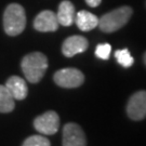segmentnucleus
<instances>
[{
  "mask_svg": "<svg viewBox=\"0 0 146 146\" xmlns=\"http://www.w3.org/2000/svg\"><path fill=\"white\" fill-rule=\"evenodd\" d=\"M144 63H145V65H146V52H145V54H144Z\"/></svg>",
  "mask_w": 146,
  "mask_h": 146,
  "instance_id": "18",
  "label": "nucleus"
},
{
  "mask_svg": "<svg viewBox=\"0 0 146 146\" xmlns=\"http://www.w3.org/2000/svg\"><path fill=\"white\" fill-rule=\"evenodd\" d=\"M54 82L62 88H78L84 81V76L77 68H63L53 76Z\"/></svg>",
  "mask_w": 146,
  "mask_h": 146,
  "instance_id": "4",
  "label": "nucleus"
},
{
  "mask_svg": "<svg viewBox=\"0 0 146 146\" xmlns=\"http://www.w3.org/2000/svg\"><path fill=\"white\" fill-rule=\"evenodd\" d=\"M63 146H87V137L82 128L68 122L63 128Z\"/></svg>",
  "mask_w": 146,
  "mask_h": 146,
  "instance_id": "6",
  "label": "nucleus"
},
{
  "mask_svg": "<svg viewBox=\"0 0 146 146\" xmlns=\"http://www.w3.org/2000/svg\"><path fill=\"white\" fill-rule=\"evenodd\" d=\"M58 24L56 14L50 10H44L40 12L36 16L34 21V27L38 31L48 33V31H55L58 28Z\"/></svg>",
  "mask_w": 146,
  "mask_h": 146,
  "instance_id": "8",
  "label": "nucleus"
},
{
  "mask_svg": "<svg viewBox=\"0 0 146 146\" xmlns=\"http://www.w3.org/2000/svg\"><path fill=\"white\" fill-rule=\"evenodd\" d=\"M111 52V47L110 43H101L95 49V55L101 60H108Z\"/></svg>",
  "mask_w": 146,
  "mask_h": 146,
  "instance_id": "16",
  "label": "nucleus"
},
{
  "mask_svg": "<svg viewBox=\"0 0 146 146\" xmlns=\"http://www.w3.org/2000/svg\"><path fill=\"white\" fill-rule=\"evenodd\" d=\"M101 1H102V0H86V2L88 3V5L92 7V8H95V7L100 5Z\"/></svg>",
  "mask_w": 146,
  "mask_h": 146,
  "instance_id": "17",
  "label": "nucleus"
},
{
  "mask_svg": "<svg viewBox=\"0 0 146 146\" xmlns=\"http://www.w3.org/2000/svg\"><path fill=\"white\" fill-rule=\"evenodd\" d=\"M132 15L130 7H120L114 11L106 13L99 19V27L104 33H113L123 27Z\"/></svg>",
  "mask_w": 146,
  "mask_h": 146,
  "instance_id": "3",
  "label": "nucleus"
},
{
  "mask_svg": "<svg viewBox=\"0 0 146 146\" xmlns=\"http://www.w3.org/2000/svg\"><path fill=\"white\" fill-rule=\"evenodd\" d=\"M75 22L80 31H89L99 26V17L89 11H79L75 15Z\"/></svg>",
  "mask_w": 146,
  "mask_h": 146,
  "instance_id": "11",
  "label": "nucleus"
},
{
  "mask_svg": "<svg viewBox=\"0 0 146 146\" xmlns=\"http://www.w3.org/2000/svg\"><path fill=\"white\" fill-rule=\"evenodd\" d=\"M5 87L14 100H24L27 96L28 89L26 81L19 76H11L7 80Z\"/></svg>",
  "mask_w": 146,
  "mask_h": 146,
  "instance_id": "10",
  "label": "nucleus"
},
{
  "mask_svg": "<svg viewBox=\"0 0 146 146\" xmlns=\"http://www.w3.org/2000/svg\"><path fill=\"white\" fill-rule=\"evenodd\" d=\"M34 127L38 132H40L42 134H46V135L55 134L60 128V117L53 110L46 111L42 115L35 118Z\"/></svg>",
  "mask_w": 146,
  "mask_h": 146,
  "instance_id": "5",
  "label": "nucleus"
},
{
  "mask_svg": "<svg viewBox=\"0 0 146 146\" xmlns=\"http://www.w3.org/2000/svg\"><path fill=\"white\" fill-rule=\"evenodd\" d=\"M56 17H58L60 25L70 26L75 21V8H74L73 3L68 0L62 1L58 5Z\"/></svg>",
  "mask_w": 146,
  "mask_h": 146,
  "instance_id": "12",
  "label": "nucleus"
},
{
  "mask_svg": "<svg viewBox=\"0 0 146 146\" xmlns=\"http://www.w3.org/2000/svg\"><path fill=\"white\" fill-rule=\"evenodd\" d=\"M127 114L132 120L144 119L146 117V91H137L130 98L127 104Z\"/></svg>",
  "mask_w": 146,
  "mask_h": 146,
  "instance_id": "7",
  "label": "nucleus"
},
{
  "mask_svg": "<svg viewBox=\"0 0 146 146\" xmlns=\"http://www.w3.org/2000/svg\"><path fill=\"white\" fill-rule=\"evenodd\" d=\"M88 40L82 36H72L68 37L63 42L62 52L65 56L72 58L76 54L84 52L88 49Z\"/></svg>",
  "mask_w": 146,
  "mask_h": 146,
  "instance_id": "9",
  "label": "nucleus"
},
{
  "mask_svg": "<svg viewBox=\"0 0 146 146\" xmlns=\"http://www.w3.org/2000/svg\"><path fill=\"white\" fill-rule=\"evenodd\" d=\"M21 66L25 78L31 84H37L46 74L48 58L41 52H31L23 58Z\"/></svg>",
  "mask_w": 146,
  "mask_h": 146,
  "instance_id": "1",
  "label": "nucleus"
},
{
  "mask_svg": "<svg viewBox=\"0 0 146 146\" xmlns=\"http://www.w3.org/2000/svg\"><path fill=\"white\" fill-rule=\"evenodd\" d=\"M26 26V15L24 8L17 3L7 7L3 14V28L9 36L20 35Z\"/></svg>",
  "mask_w": 146,
  "mask_h": 146,
  "instance_id": "2",
  "label": "nucleus"
},
{
  "mask_svg": "<svg viewBox=\"0 0 146 146\" xmlns=\"http://www.w3.org/2000/svg\"><path fill=\"white\" fill-rule=\"evenodd\" d=\"M115 58L117 62L119 63L121 66L125 68H129L133 65L134 60L131 56L130 52L128 49H122V50H117L115 52Z\"/></svg>",
  "mask_w": 146,
  "mask_h": 146,
  "instance_id": "14",
  "label": "nucleus"
},
{
  "mask_svg": "<svg viewBox=\"0 0 146 146\" xmlns=\"http://www.w3.org/2000/svg\"><path fill=\"white\" fill-rule=\"evenodd\" d=\"M14 99L5 86L0 84V113H10L14 110Z\"/></svg>",
  "mask_w": 146,
  "mask_h": 146,
  "instance_id": "13",
  "label": "nucleus"
},
{
  "mask_svg": "<svg viewBox=\"0 0 146 146\" xmlns=\"http://www.w3.org/2000/svg\"><path fill=\"white\" fill-rule=\"evenodd\" d=\"M22 146H51L50 141L42 135H31L27 137Z\"/></svg>",
  "mask_w": 146,
  "mask_h": 146,
  "instance_id": "15",
  "label": "nucleus"
}]
</instances>
